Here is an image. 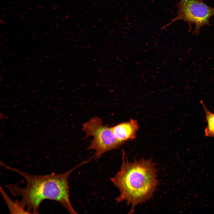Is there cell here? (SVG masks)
I'll return each mask as SVG.
<instances>
[{
    "mask_svg": "<svg viewBox=\"0 0 214 214\" xmlns=\"http://www.w3.org/2000/svg\"><path fill=\"white\" fill-rule=\"evenodd\" d=\"M87 163L84 161L65 172L56 174L52 173L45 175H35L8 166L3 162L0 164L7 169L14 171L22 176L26 182V187H20L14 184L6 185L15 196H20L21 199L17 200L19 204L29 214L38 213L42 202L45 199L56 201L62 205L71 214L78 213L75 210L70 201L68 178L75 170Z\"/></svg>",
    "mask_w": 214,
    "mask_h": 214,
    "instance_id": "obj_1",
    "label": "cell"
},
{
    "mask_svg": "<svg viewBox=\"0 0 214 214\" xmlns=\"http://www.w3.org/2000/svg\"><path fill=\"white\" fill-rule=\"evenodd\" d=\"M120 170L111 180L120 192L117 203L125 201L134 211L138 204L152 197L159 184L157 169L151 159L142 158L130 162L123 155Z\"/></svg>",
    "mask_w": 214,
    "mask_h": 214,
    "instance_id": "obj_2",
    "label": "cell"
},
{
    "mask_svg": "<svg viewBox=\"0 0 214 214\" xmlns=\"http://www.w3.org/2000/svg\"><path fill=\"white\" fill-rule=\"evenodd\" d=\"M82 129L85 138L93 137L87 149L95 151L93 157L96 159L107 152L118 148L124 143L115 137L111 127L104 125L102 119L97 117H93L83 124Z\"/></svg>",
    "mask_w": 214,
    "mask_h": 214,
    "instance_id": "obj_3",
    "label": "cell"
},
{
    "mask_svg": "<svg viewBox=\"0 0 214 214\" xmlns=\"http://www.w3.org/2000/svg\"><path fill=\"white\" fill-rule=\"evenodd\" d=\"M176 7H178L177 15L172 18L171 21L163 26L165 29L175 21L182 20L189 26V31L192 29V25H195L193 34L198 35L200 28L205 25L211 26L209 20L214 15V8L205 4L202 0H180Z\"/></svg>",
    "mask_w": 214,
    "mask_h": 214,
    "instance_id": "obj_4",
    "label": "cell"
},
{
    "mask_svg": "<svg viewBox=\"0 0 214 214\" xmlns=\"http://www.w3.org/2000/svg\"><path fill=\"white\" fill-rule=\"evenodd\" d=\"M139 128L137 121L133 119L111 127V130L115 137L124 143L125 141L135 139Z\"/></svg>",
    "mask_w": 214,
    "mask_h": 214,
    "instance_id": "obj_5",
    "label": "cell"
},
{
    "mask_svg": "<svg viewBox=\"0 0 214 214\" xmlns=\"http://www.w3.org/2000/svg\"><path fill=\"white\" fill-rule=\"evenodd\" d=\"M1 193L6 202L11 213L29 214L25 208L21 206L18 204L17 200L13 201L8 196L3 188L0 186Z\"/></svg>",
    "mask_w": 214,
    "mask_h": 214,
    "instance_id": "obj_6",
    "label": "cell"
},
{
    "mask_svg": "<svg viewBox=\"0 0 214 214\" xmlns=\"http://www.w3.org/2000/svg\"><path fill=\"white\" fill-rule=\"evenodd\" d=\"M206 115L207 125L204 129V135L207 137H214V112L208 110L202 101H200Z\"/></svg>",
    "mask_w": 214,
    "mask_h": 214,
    "instance_id": "obj_7",
    "label": "cell"
},
{
    "mask_svg": "<svg viewBox=\"0 0 214 214\" xmlns=\"http://www.w3.org/2000/svg\"><path fill=\"white\" fill-rule=\"evenodd\" d=\"M5 115H4V114H3V113H1H1H0V119H4V118H5Z\"/></svg>",
    "mask_w": 214,
    "mask_h": 214,
    "instance_id": "obj_8",
    "label": "cell"
}]
</instances>
